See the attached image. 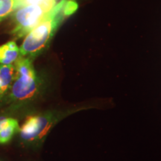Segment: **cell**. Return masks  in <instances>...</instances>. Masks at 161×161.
I'll list each match as a JSON object with an SVG mask.
<instances>
[{
	"instance_id": "cell-1",
	"label": "cell",
	"mask_w": 161,
	"mask_h": 161,
	"mask_svg": "<svg viewBox=\"0 0 161 161\" xmlns=\"http://www.w3.org/2000/svg\"><path fill=\"white\" fill-rule=\"evenodd\" d=\"M32 61L31 58L20 55L14 64V79L8 93L2 101L3 103L24 105L35 101L43 91L44 80L37 75Z\"/></svg>"
},
{
	"instance_id": "cell-2",
	"label": "cell",
	"mask_w": 161,
	"mask_h": 161,
	"mask_svg": "<svg viewBox=\"0 0 161 161\" xmlns=\"http://www.w3.org/2000/svg\"><path fill=\"white\" fill-rule=\"evenodd\" d=\"M66 0H60L45 19L25 35L19 47L20 55L35 59L49 46L58 27L67 17L64 5Z\"/></svg>"
},
{
	"instance_id": "cell-3",
	"label": "cell",
	"mask_w": 161,
	"mask_h": 161,
	"mask_svg": "<svg viewBox=\"0 0 161 161\" xmlns=\"http://www.w3.org/2000/svg\"><path fill=\"white\" fill-rule=\"evenodd\" d=\"M90 105H83L65 110H48L28 116L24 123L19 127V136L24 143L37 147L42 145L52 128L66 116L81 110L92 108Z\"/></svg>"
},
{
	"instance_id": "cell-4",
	"label": "cell",
	"mask_w": 161,
	"mask_h": 161,
	"mask_svg": "<svg viewBox=\"0 0 161 161\" xmlns=\"http://www.w3.org/2000/svg\"><path fill=\"white\" fill-rule=\"evenodd\" d=\"M52 10L43 5L31 4L18 7L14 14V28L12 35L15 38H21L41 23L49 14Z\"/></svg>"
},
{
	"instance_id": "cell-5",
	"label": "cell",
	"mask_w": 161,
	"mask_h": 161,
	"mask_svg": "<svg viewBox=\"0 0 161 161\" xmlns=\"http://www.w3.org/2000/svg\"><path fill=\"white\" fill-rule=\"evenodd\" d=\"M15 75V68L11 65L0 64V102L8 93Z\"/></svg>"
},
{
	"instance_id": "cell-6",
	"label": "cell",
	"mask_w": 161,
	"mask_h": 161,
	"mask_svg": "<svg viewBox=\"0 0 161 161\" xmlns=\"http://www.w3.org/2000/svg\"><path fill=\"white\" fill-rule=\"evenodd\" d=\"M20 56L19 47L14 41H9L0 46V64L11 65Z\"/></svg>"
},
{
	"instance_id": "cell-7",
	"label": "cell",
	"mask_w": 161,
	"mask_h": 161,
	"mask_svg": "<svg viewBox=\"0 0 161 161\" xmlns=\"http://www.w3.org/2000/svg\"><path fill=\"white\" fill-rule=\"evenodd\" d=\"M19 130L18 121L16 119L6 117L0 122V144H6L10 142Z\"/></svg>"
},
{
	"instance_id": "cell-8",
	"label": "cell",
	"mask_w": 161,
	"mask_h": 161,
	"mask_svg": "<svg viewBox=\"0 0 161 161\" xmlns=\"http://www.w3.org/2000/svg\"><path fill=\"white\" fill-rule=\"evenodd\" d=\"M19 7L17 0H0V21Z\"/></svg>"
},
{
	"instance_id": "cell-9",
	"label": "cell",
	"mask_w": 161,
	"mask_h": 161,
	"mask_svg": "<svg viewBox=\"0 0 161 161\" xmlns=\"http://www.w3.org/2000/svg\"><path fill=\"white\" fill-rule=\"evenodd\" d=\"M31 4L43 5L46 8L52 10L57 4V1L56 0H23L20 3L19 6L24 5H31Z\"/></svg>"
},
{
	"instance_id": "cell-10",
	"label": "cell",
	"mask_w": 161,
	"mask_h": 161,
	"mask_svg": "<svg viewBox=\"0 0 161 161\" xmlns=\"http://www.w3.org/2000/svg\"><path fill=\"white\" fill-rule=\"evenodd\" d=\"M5 118H6V116H1V115H0V122H1L2 121H3V119H5Z\"/></svg>"
},
{
	"instance_id": "cell-11",
	"label": "cell",
	"mask_w": 161,
	"mask_h": 161,
	"mask_svg": "<svg viewBox=\"0 0 161 161\" xmlns=\"http://www.w3.org/2000/svg\"><path fill=\"white\" fill-rule=\"evenodd\" d=\"M17 3H18V5H19V6L20 3H21V2L23 1V0H17Z\"/></svg>"
},
{
	"instance_id": "cell-12",
	"label": "cell",
	"mask_w": 161,
	"mask_h": 161,
	"mask_svg": "<svg viewBox=\"0 0 161 161\" xmlns=\"http://www.w3.org/2000/svg\"><path fill=\"white\" fill-rule=\"evenodd\" d=\"M56 1H58V0H56Z\"/></svg>"
}]
</instances>
